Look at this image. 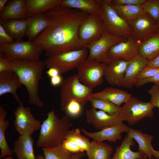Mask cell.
Segmentation results:
<instances>
[{"instance_id":"cell-1","label":"cell","mask_w":159,"mask_h":159,"mask_svg":"<svg viewBox=\"0 0 159 159\" xmlns=\"http://www.w3.org/2000/svg\"><path fill=\"white\" fill-rule=\"evenodd\" d=\"M44 14L48 19V25L33 41L46 56L84 48L79 42L78 31L89 14L61 4Z\"/></svg>"},{"instance_id":"cell-2","label":"cell","mask_w":159,"mask_h":159,"mask_svg":"<svg viewBox=\"0 0 159 159\" xmlns=\"http://www.w3.org/2000/svg\"><path fill=\"white\" fill-rule=\"evenodd\" d=\"M9 62L29 95V103L43 107L44 105L39 95V84L45 67V61L19 59Z\"/></svg>"},{"instance_id":"cell-3","label":"cell","mask_w":159,"mask_h":159,"mask_svg":"<svg viewBox=\"0 0 159 159\" xmlns=\"http://www.w3.org/2000/svg\"><path fill=\"white\" fill-rule=\"evenodd\" d=\"M46 114L47 117L42 124L37 142L38 148H50L62 144L72 126L67 117L59 118L54 109Z\"/></svg>"},{"instance_id":"cell-4","label":"cell","mask_w":159,"mask_h":159,"mask_svg":"<svg viewBox=\"0 0 159 159\" xmlns=\"http://www.w3.org/2000/svg\"><path fill=\"white\" fill-rule=\"evenodd\" d=\"M92 90L82 83L76 74L66 78L60 87L62 110L65 111L69 103L73 100L78 102L84 106L91 98Z\"/></svg>"},{"instance_id":"cell-5","label":"cell","mask_w":159,"mask_h":159,"mask_svg":"<svg viewBox=\"0 0 159 159\" xmlns=\"http://www.w3.org/2000/svg\"><path fill=\"white\" fill-rule=\"evenodd\" d=\"M99 14L102 19L105 30L112 35L128 39L132 36L128 21L121 17L112 6L111 0H100Z\"/></svg>"},{"instance_id":"cell-6","label":"cell","mask_w":159,"mask_h":159,"mask_svg":"<svg viewBox=\"0 0 159 159\" xmlns=\"http://www.w3.org/2000/svg\"><path fill=\"white\" fill-rule=\"evenodd\" d=\"M42 51L33 41L29 40L0 44V55L9 61L19 59L38 61Z\"/></svg>"},{"instance_id":"cell-7","label":"cell","mask_w":159,"mask_h":159,"mask_svg":"<svg viewBox=\"0 0 159 159\" xmlns=\"http://www.w3.org/2000/svg\"><path fill=\"white\" fill-rule=\"evenodd\" d=\"M88 50L86 48L59 53L48 57L45 61L47 67L57 69L60 74L75 69L87 59Z\"/></svg>"},{"instance_id":"cell-8","label":"cell","mask_w":159,"mask_h":159,"mask_svg":"<svg viewBox=\"0 0 159 159\" xmlns=\"http://www.w3.org/2000/svg\"><path fill=\"white\" fill-rule=\"evenodd\" d=\"M154 107L150 102H143L132 96L120 107L119 115L123 121L131 126L144 118L153 117Z\"/></svg>"},{"instance_id":"cell-9","label":"cell","mask_w":159,"mask_h":159,"mask_svg":"<svg viewBox=\"0 0 159 159\" xmlns=\"http://www.w3.org/2000/svg\"><path fill=\"white\" fill-rule=\"evenodd\" d=\"M107 65L94 60L86 59L77 68L76 74L82 83L93 89L103 82Z\"/></svg>"},{"instance_id":"cell-10","label":"cell","mask_w":159,"mask_h":159,"mask_svg":"<svg viewBox=\"0 0 159 159\" xmlns=\"http://www.w3.org/2000/svg\"><path fill=\"white\" fill-rule=\"evenodd\" d=\"M127 39L123 37L111 34L105 30L99 39L87 47L88 54L87 60H94L109 64L112 60L108 56L109 50L114 45Z\"/></svg>"},{"instance_id":"cell-11","label":"cell","mask_w":159,"mask_h":159,"mask_svg":"<svg viewBox=\"0 0 159 159\" xmlns=\"http://www.w3.org/2000/svg\"><path fill=\"white\" fill-rule=\"evenodd\" d=\"M105 31L103 21L99 14H90L79 28L78 38L80 45L87 48L99 39Z\"/></svg>"},{"instance_id":"cell-12","label":"cell","mask_w":159,"mask_h":159,"mask_svg":"<svg viewBox=\"0 0 159 159\" xmlns=\"http://www.w3.org/2000/svg\"><path fill=\"white\" fill-rule=\"evenodd\" d=\"M14 127L20 135L29 134L32 136L35 131L40 129V121L35 118L29 107L20 105L14 111Z\"/></svg>"},{"instance_id":"cell-13","label":"cell","mask_w":159,"mask_h":159,"mask_svg":"<svg viewBox=\"0 0 159 159\" xmlns=\"http://www.w3.org/2000/svg\"><path fill=\"white\" fill-rule=\"evenodd\" d=\"M129 23L132 29V36L141 42L158 32V23L146 13Z\"/></svg>"},{"instance_id":"cell-14","label":"cell","mask_w":159,"mask_h":159,"mask_svg":"<svg viewBox=\"0 0 159 159\" xmlns=\"http://www.w3.org/2000/svg\"><path fill=\"white\" fill-rule=\"evenodd\" d=\"M140 43L132 36L126 41L112 46L108 52V56L112 60L122 59L131 61L140 56L139 46Z\"/></svg>"},{"instance_id":"cell-15","label":"cell","mask_w":159,"mask_h":159,"mask_svg":"<svg viewBox=\"0 0 159 159\" xmlns=\"http://www.w3.org/2000/svg\"><path fill=\"white\" fill-rule=\"evenodd\" d=\"M85 116L87 122L100 130L123 122L119 115H111L92 107L86 110Z\"/></svg>"},{"instance_id":"cell-16","label":"cell","mask_w":159,"mask_h":159,"mask_svg":"<svg viewBox=\"0 0 159 159\" xmlns=\"http://www.w3.org/2000/svg\"><path fill=\"white\" fill-rule=\"evenodd\" d=\"M130 128L122 122L95 132H89L83 128H82L81 131L85 136L94 140L98 142L107 140L109 142L115 143L117 140H121L122 133L125 132L127 133Z\"/></svg>"},{"instance_id":"cell-17","label":"cell","mask_w":159,"mask_h":159,"mask_svg":"<svg viewBox=\"0 0 159 159\" xmlns=\"http://www.w3.org/2000/svg\"><path fill=\"white\" fill-rule=\"evenodd\" d=\"M130 61L113 60L107 64L104 77L112 86L122 87L125 74Z\"/></svg>"},{"instance_id":"cell-18","label":"cell","mask_w":159,"mask_h":159,"mask_svg":"<svg viewBox=\"0 0 159 159\" xmlns=\"http://www.w3.org/2000/svg\"><path fill=\"white\" fill-rule=\"evenodd\" d=\"M90 142L88 138L81 135L80 129L77 128L69 130L62 145L68 151L75 153L86 151Z\"/></svg>"},{"instance_id":"cell-19","label":"cell","mask_w":159,"mask_h":159,"mask_svg":"<svg viewBox=\"0 0 159 159\" xmlns=\"http://www.w3.org/2000/svg\"><path fill=\"white\" fill-rule=\"evenodd\" d=\"M22 85L18 76L14 71L0 72V96L10 93L20 105H23L16 93L17 90L21 88Z\"/></svg>"},{"instance_id":"cell-20","label":"cell","mask_w":159,"mask_h":159,"mask_svg":"<svg viewBox=\"0 0 159 159\" xmlns=\"http://www.w3.org/2000/svg\"><path fill=\"white\" fill-rule=\"evenodd\" d=\"M127 133L138 143V151L146 155L148 158H154L159 159V151L155 150L152 145L153 136L131 128Z\"/></svg>"},{"instance_id":"cell-21","label":"cell","mask_w":159,"mask_h":159,"mask_svg":"<svg viewBox=\"0 0 159 159\" xmlns=\"http://www.w3.org/2000/svg\"><path fill=\"white\" fill-rule=\"evenodd\" d=\"M26 2V0L8 1L0 13V21L28 19Z\"/></svg>"},{"instance_id":"cell-22","label":"cell","mask_w":159,"mask_h":159,"mask_svg":"<svg viewBox=\"0 0 159 159\" xmlns=\"http://www.w3.org/2000/svg\"><path fill=\"white\" fill-rule=\"evenodd\" d=\"M34 141L32 135H20L14 142L13 152L18 159H36L33 149Z\"/></svg>"},{"instance_id":"cell-23","label":"cell","mask_w":159,"mask_h":159,"mask_svg":"<svg viewBox=\"0 0 159 159\" xmlns=\"http://www.w3.org/2000/svg\"><path fill=\"white\" fill-rule=\"evenodd\" d=\"M132 97L125 91L112 87H108L102 91L92 93L91 97L104 100L120 107Z\"/></svg>"},{"instance_id":"cell-24","label":"cell","mask_w":159,"mask_h":159,"mask_svg":"<svg viewBox=\"0 0 159 159\" xmlns=\"http://www.w3.org/2000/svg\"><path fill=\"white\" fill-rule=\"evenodd\" d=\"M148 62L147 59L140 56L130 61L125 74L122 87H132L138 74L146 67Z\"/></svg>"},{"instance_id":"cell-25","label":"cell","mask_w":159,"mask_h":159,"mask_svg":"<svg viewBox=\"0 0 159 159\" xmlns=\"http://www.w3.org/2000/svg\"><path fill=\"white\" fill-rule=\"evenodd\" d=\"M135 144L133 138L127 134L120 145L116 148L111 159H142L145 155L138 151H133L131 149V147L134 146Z\"/></svg>"},{"instance_id":"cell-26","label":"cell","mask_w":159,"mask_h":159,"mask_svg":"<svg viewBox=\"0 0 159 159\" xmlns=\"http://www.w3.org/2000/svg\"><path fill=\"white\" fill-rule=\"evenodd\" d=\"M0 24L15 41L22 40L26 30L27 19L0 21Z\"/></svg>"},{"instance_id":"cell-27","label":"cell","mask_w":159,"mask_h":159,"mask_svg":"<svg viewBox=\"0 0 159 159\" xmlns=\"http://www.w3.org/2000/svg\"><path fill=\"white\" fill-rule=\"evenodd\" d=\"M61 5L89 14H99L101 6L100 0H62Z\"/></svg>"},{"instance_id":"cell-28","label":"cell","mask_w":159,"mask_h":159,"mask_svg":"<svg viewBox=\"0 0 159 159\" xmlns=\"http://www.w3.org/2000/svg\"><path fill=\"white\" fill-rule=\"evenodd\" d=\"M27 19V24L25 36L28 37L29 40L33 41L47 27L48 19L44 14L29 17Z\"/></svg>"},{"instance_id":"cell-29","label":"cell","mask_w":159,"mask_h":159,"mask_svg":"<svg viewBox=\"0 0 159 159\" xmlns=\"http://www.w3.org/2000/svg\"><path fill=\"white\" fill-rule=\"evenodd\" d=\"M62 0H26L28 18L44 14L48 10L60 5Z\"/></svg>"},{"instance_id":"cell-30","label":"cell","mask_w":159,"mask_h":159,"mask_svg":"<svg viewBox=\"0 0 159 159\" xmlns=\"http://www.w3.org/2000/svg\"><path fill=\"white\" fill-rule=\"evenodd\" d=\"M140 56L150 61L159 54V32L140 43L139 46Z\"/></svg>"},{"instance_id":"cell-31","label":"cell","mask_w":159,"mask_h":159,"mask_svg":"<svg viewBox=\"0 0 159 159\" xmlns=\"http://www.w3.org/2000/svg\"><path fill=\"white\" fill-rule=\"evenodd\" d=\"M113 150L111 145L103 142L93 140L86 152L90 159H111Z\"/></svg>"},{"instance_id":"cell-32","label":"cell","mask_w":159,"mask_h":159,"mask_svg":"<svg viewBox=\"0 0 159 159\" xmlns=\"http://www.w3.org/2000/svg\"><path fill=\"white\" fill-rule=\"evenodd\" d=\"M7 113L4 107L0 106V148L1 155L0 158L2 159L6 156H11L13 151L11 150L7 143L5 137V131L7 129L9 124L8 120H5Z\"/></svg>"},{"instance_id":"cell-33","label":"cell","mask_w":159,"mask_h":159,"mask_svg":"<svg viewBox=\"0 0 159 159\" xmlns=\"http://www.w3.org/2000/svg\"><path fill=\"white\" fill-rule=\"evenodd\" d=\"M112 5L118 14L128 22L135 19L145 13L142 5Z\"/></svg>"},{"instance_id":"cell-34","label":"cell","mask_w":159,"mask_h":159,"mask_svg":"<svg viewBox=\"0 0 159 159\" xmlns=\"http://www.w3.org/2000/svg\"><path fill=\"white\" fill-rule=\"evenodd\" d=\"M45 159H72L74 153L66 150L62 144L50 148H43Z\"/></svg>"},{"instance_id":"cell-35","label":"cell","mask_w":159,"mask_h":159,"mask_svg":"<svg viewBox=\"0 0 159 159\" xmlns=\"http://www.w3.org/2000/svg\"><path fill=\"white\" fill-rule=\"evenodd\" d=\"M92 107L112 115H119L120 107L109 101L91 97L89 101Z\"/></svg>"},{"instance_id":"cell-36","label":"cell","mask_w":159,"mask_h":159,"mask_svg":"<svg viewBox=\"0 0 159 159\" xmlns=\"http://www.w3.org/2000/svg\"><path fill=\"white\" fill-rule=\"evenodd\" d=\"M142 6L145 13L159 22V0H146Z\"/></svg>"},{"instance_id":"cell-37","label":"cell","mask_w":159,"mask_h":159,"mask_svg":"<svg viewBox=\"0 0 159 159\" xmlns=\"http://www.w3.org/2000/svg\"><path fill=\"white\" fill-rule=\"evenodd\" d=\"M82 105L78 102L73 100L68 105L65 111L69 115L72 117H76L81 113Z\"/></svg>"},{"instance_id":"cell-38","label":"cell","mask_w":159,"mask_h":159,"mask_svg":"<svg viewBox=\"0 0 159 159\" xmlns=\"http://www.w3.org/2000/svg\"><path fill=\"white\" fill-rule=\"evenodd\" d=\"M159 73V68L145 67L139 73L136 80L153 77Z\"/></svg>"},{"instance_id":"cell-39","label":"cell","mask_w":159,"mask_h":159,"mask_svg":"<svg viewBox=\"0 0 159 159\" xmlns=\"http://www.w3.org/2000/svg\"><path fill=\"white\" fill-rule=\"evenodd\" d=\"M148 92L151 96L150 102L154 107L159 108V86L153 85Z\"/></svg>"},{"instance_id":"cell-40","label":"cell","mask_w":159,"mask_h":159,"mask_svg":"<svg viewBox=\"0 0 159 159\" xmlns=\"http://www.w3.org/2000/svg\"><path fill=\"white\" fill-rule=\"evenodd\" d=\"M150 82H153L155 85L159 86V73L151 77L137 80L134 85L137 87L141 86Z\"/></svg>"},{"instance_id":"cell-41","label":"cell","mask_w":159,"mask_h":159,"mask_svg":"<svg viewBox=\"0 0 159 159\" xmlns=\"http://www.w3.org/2000/svg\"><path fill=\"white\" fill-rule=\"evenodd\" d=\"M14 42L13 38L7 33L0 24V44H9Z\"/></svg>"},{"instance_id":"cell-42","label":"cell","mask_w":159,"mask_h":159,"mask_svg":"<svg viewBox=\"0 0 159 159\" xmlns=\"http://www.w3.org/2000/svg\"><path fill=\"white\" fill-rule=\"evenodd\" d=\"M146 0H111L112 5H142Z\"/></svg>"},{"instance_id":"cell-43","label":"cell","mask_w":159,"mask_h":159,"mask_svg":"<svg viewBox=\"0 0 159 159\" xmlns=\"http://www.w3.org/2000/svg\"><path fill=\"white\" fill-rule=\"evenodd\" d=\"M14 71L9 61L0 55V72Z\"/></svg>"},{"instance_id":"cell-44","label":"cell","mask_w":159,"mask_h":159,"mask_svg":"<svg viewBox=\"0 0 159 159\" xmlns=\"http://www.w3.org/2000/svg\"><path fill=\"white\" fill-rule=\"evenodd\" d=\"M146 67L148 68H159V54L153 59L148 61Z\"/></svg>"},{"instance_id":"cell-45","label":"cell","mask_w":159,"mask_h":159,"mask_svg":"<svg viewBox=\"0 0 159 159\" xmlns=\"http://www.w3.org/2000/svg\"><path fill=\"white\" fill-rule=\"evenodd\" d=\"M60 75L50 78V83L53 86H57L61 84L63 80Z\"/></svg>"},{"instance_id":"cell-46","label":"cell","mask_w":159,"mask_h":159,"mask_svg":"<svg viewBox=\"0 0 159 159\" xmlns=\"http://www.w3.org/2000/svg\"><path fill=\"white\" fill-rule=\"evenodd\" d=\"M46 73L50 78L60 74L59 71L57 69L54 68H49L46 71Z\"/></svg>"},{"instance_id":"cell-47","label":"cell","mask_w":159,"mask_h":159,"mask_svg":"<svg viewBox=\"0 0 159 159\" xmlns=\"http://www.w3.org/2000/svg\"><path fill=\"white\" fill-rule=\"evenodd\" d=\"M85 154L84 152H79L74 153L73 155L72 159H80L85 156Z\"/></svg>"},{"instance_id":"cell-48","label":"cell","mask_w":159,"mask_h":159,"mask_svg":"<svg viewBox=\"0 0 159 159\" xmlns=\"http://www.w3.org/2000/svg\"><path fill=\"white\" fill-rule=\"evenodd\" d=\"M8 1V0H0V13L3 11Z\"/></svg>"},{"instance_id":"cell-49","label":"cell","mask_w":159,"mask_h":159,"mask_svg":"<svg viewBox=\"0 0 159 159\" xmlns=\"http://www.w3.org/2000/svg\"><path fill=\"white\" fill-rule=\"evenodd\" d=\"M36 159H45L42 155H38L36 157Z\"/></svg>"},{"instance_id":"cell-50","label":"cell","mask_w":159,"mask_h":159,"mask_svg":"<svg viewBox=\"0 0 159 159\" xmlns=\"http://www.w3.org/2000/svg\"><path fill=\"white\" fill-rule=\"evenodd\" d=\"M141 159H156L155 158H148V156L145 155L143 158Z\"/></svg>"},{"instance_id":"cell-51","label":"cell","mask_w":159,"mask_h":159,"mask_svg":"<svg viewBox=\"0 0 159 159\" xmlns=\"http://www.w3.org/2000/svg\"><path fill=\"white\" fill-rule=\"evenodd\" d=\"M2 159H14V158L11 156H9L6 158Z\"/></svg>"},{"instance_id":"cell-52","label":"cell","mask_w":159,"mask_h":159,"mask_svg":"<svg viewBox=\"0 0 159 159\" xmlns=\"http://www.w3.org/2000/svg\"><path fill=\"white\" fill-rule=\"evenodd\" d=\"M158 32H159V22L158 23Z\"/></svg>"},{"instance_id":"cell-53","label":"cell","mask_w":159,"mask_h":159,"mask_svg":"<svg viewBox=\"0 0 159 159\" xmlns=\"http://www.w3.org/2000/svg\"><path fill=\"white\" fill-rule=\"evenodd\" d=\"M87 159H89V158H88Z\"/></svg>"}]
</instances>
